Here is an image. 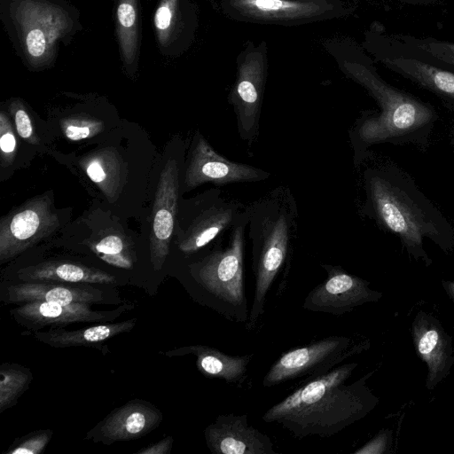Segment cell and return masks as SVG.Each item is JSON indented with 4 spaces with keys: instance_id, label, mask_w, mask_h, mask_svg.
Here are the masks:
<instances>
[{
    "instance_id": "1",
    "label": "cell",
    "mask_w": 454,
    "mask_h": 454,
    "mask_svg": "<svg viewBox=\"0 0 454 454\" xmlns=\"http://www.w3.org/2000/svg\"><path fill=\"white\" fill-rule=\"evenodd\" d=\"M357 366L356 362L344 364L302 384L268 409L262 420L276 423L300 439L339 434L364 419L379 403L367 386L374 372L348 382Z\"/></svg>"
},
{
    "instance_id": "2",
    "label": "cell",
    "mask_w": 454,
    "mask_h": 454,
    "mask_svg": "<svg viewBox=\"0 0 454 454\" xmlns=\"http://www.w3.org/2000/svg\"><path fill=\"white\" fill-rule=\"evenodd\" d=\"M278 197L259 201L250 215L249 236L255 288L247 324L248 330L254 328L264 313L269 290L282 267L287 263L293 217Z\"/></svg>"
},
{
    "instance_id": "3",
    "label": "cell",
    "mask_w": 454,
    "mask_h": 454,
    "mask_svg": "<svg viewBox=\"0 0 454 454\" xmlns=\"http://www.w3.org/2000/svg\"><path fill=\"white\" fill-rule=\"evenodd\" d=\"M342 65L346 74L364 87L380 107L378 115L364 120L358 129L364 143L371 145L403 136L432 120L428 106L393 88L367 67L351 61Z\"/></svg>"
},
{
    "instance_id": "4",
    "label": "cell",
    "mask_w": 454,
    "mask_h": 454,
    "mask_svg": "<svg viewBox=\"0 0 454 454\" xmlns=\"http://www.w3.org/2000/svg\"><path fill=\"white\" fill-rule=\"evenodd\" d=\"M10 14L28 63L48 67L55 59L58 43L73 28L69 13L48 0H15Z\"/></svg>"
},
{
    "instance_id": "5",
    "label": "cell",
    "mask_w": 454,
    "mask_h": 454,
    "mask_svg": "<svg viewBox=\"0 0 454 454\" xmlns=\"http://www.w3.org/2000/svg\"><path fill=\"white\" fill-rule=\"evenodd\" d=\"M366 348V341L354 343L350 337L333 335L293 348L272 364L262 385L270 387L297 379H302L301 383H306L327 373Z\"/></svg>"
},
{
    "instance_id": "6",
    "label": "cell",
    "mask_w": 454,
    "mask_h": 454,
    "mask_svg": "<svg viewBox=\"0 0 454 454\" xmlns=\"http://www.w3.org/2000/svg\"><path fill=\"white\" fill-rule=\"evenodd\" d=\"M244 226L235 224L228 245L190 265L192 278L209 294L234 308H246L243 282Z\"/></svg>"
},
{
    "instance_id": "7",
    "label": "cell",
    "mask_w": 454,
    "mask_h": 454,
    "mask_svg": "<svg viewBox=\"0 0 454 454\" xmlns=\"http://www.w3.org/2000/svg\"><path fill=\"white\" fill-rule=\"evenodd\" d=\"M59 225L49 192L12 208L0 220V262L12 260L50 237Z\"/></svg>"
},
{
    "instance_id": "8",
    "label": "cell",
    "mask_w": 454,
    "mask_h": 454,
    "mask_svg": "<svg viewBox=\"0 0 454 454\" xmlns=\"http://www.w3.org/2000/svg\"><path fill=\"white\" fill-rule=\"evenodd\" d=\"M264 50L252 49L239 66L237 79L229 96L239 137L251 145L255 140L266 81Z\"/></svg>"
},
{
    "instance_id": "9",
    "label": "cell",
    "mask_w": 454,
    "mask_h": 454,
    "mask_svg": "<svg viewBox=\"0 0 454 454\" xmlns=\"http://www.w3.org/2000/svg\"><path fill=\"white\" fill-rule=\"evenodd\" d=\"M327 278L306 296L302 308L314 312L341 316L367 302L378 301L382 294L370 283L340 266L323 264Z\"/></svg>"
},
{
    "instance_id": "10",
    "label": "cell",
    "mask_w": 454,
    "mask_h": 454,
    "mask_svg": "<svg viewBox=\"0 0 454 454\" xmlns=\"http://www.w3.org/2000/svg\"><path fill=\"white\" fill-rule=\"evenodd\" d=\"M135 307L133 302H125L114 310L98 311L90 304H61L41 301L20 303L10 309L13 320L27 331L35 333L45 327H63L74 323H108L120 317Z\"/></svg>"
},
{
    "instance_id": "11",
    "label": "cell",
    "mask_w": 454,
    "mask_h": 454,
    "mask_svg": "<svg viewBox=\"0 0 454 454\" xmlns=\"http://www.w3.org/2000/svg\"><path fill=\"white\" fill-rule=\"evenodd\" d=\"M194 138L184 175V184L188 190L206 183L224 185L258 182L269 177L270 173L261 168L223 157L200 133Z\"/></svg>"
},
{
    "instance_id": "12",
    "label": "cell",
    "mask_w": 454,
    "mask_h": 454,
    "mask_svg": "<svg viewBox=\"0 0 454 454\" xmlns=\"http://www.w3.org/2000/svg\"><path fill=\"white\" fill-rule=\"evenodd\" d=\"M179 195V168L169 159L160 171L151 215L149 234L150 259L154 270H160L169 253Z\"/></svg>"
},
{
    "instance_id": "13",
    "label": "cell",
    "mask_w": 454,
    "mask_h": 454,
    "mask_svg": "<svg viewBox=\"0 0 454 454\" xmlns=\"http://www.w3.org/2000/svg\"><path fill=\"white\" fill-rule=\"evenodd\" d=\"M370 191L380 222L399 235L406 245L411 247H420L422 238L427 233L424 218L402 192L378 176L371 179Z\"/></svg>"
},
{
    "instance_id": "14",
    "label": "cell",
    "mask_w": 454,
    "mask_h": 454,
    "mask_svg": "<svg viewBox=\"0 0 454 454\" xmlns=\"http://www.w3.org/2000/svg\"><path fill=\"white\" fill-rule=\"evenodd\" d=\"M411 336L418 356L427 365L426 387L431 391L454 364L452 339L436 317L424 311L416 314Z\"/></svg>"
},
{
    "instance_id": "15",
    "label": "cell",
    "mask_w": 454,
    "mask_h": 454,
    "mask_svg": "<svg viewBox=\"0 0 454 454\" xmlns=\"http://www.w3.org/2000/svg\"><path fill=\"white\" fill-rule=\"evenodd\" d=\"M161 411L149 402L131 400L112 411L86 436V440L110 445L116 442L140 438L162 421Z\"/></svg>"
},
{
    "instance_id": "16",
    "label": "cell",
    "mask_w": 454,
    "mask_h": 454,
    "mask_svg": "<svg viewBox=\"0 0 454 454\" xmlns=\"http://www.w3.org/2000/svg\"><path fill=\"white\" fill-rule=\"evenodd\" d=\"M214 454H278L271 439L250 426L247 415H220L204 430Z\"/></svg>"
},
{
    "instance_id": "17",
    "label": "cell",
    "mask_w": 454,
    "mask_h": 454,
    "mask_svg": "<svg viewBox=\"0 0 454 454\" xmlns=\"http://www.w3.org/2000/svg\"><path fill=\"white\" fill-rule=\"evenodd\" d=\"M91 284L61 283L46 280L21 281L6 286L2 295L5 303L20 304L41 301L61 304H102L121 302Z\"/></svg>"
},
{
    "instance_id": "18",
    "label": "cell",
    "mask_w": 454,
    "mask_h": 454,
    "mask_svg": "<svg viewBox=\"0 0 454 454\" xmlns=\"http://www.w3.org/2000/svg\"><path fill=\"white\" fill-rule=\"evenodd\" d=\"M231 12L258 21H309L329 15L333 7L325 0H230Z\"/></svg>"
},
{
    "instance_id": "19",
    "label": "cell",
    "mask_w": 454,
    "mask_h": 454,
    "mask_svg": "<svg viewBox=\"0 0 454 454\" xmlns=\"http://www.w3.org/2000/svg\"><path fill=\"white\" fill-rule=\"evenodd\" d=\"M237 216L238 204L220 199L192 221L178 239V248L186 254L197 252L229 228Z\"/></svg>"
},
{
    "instance_id": "20",
    "label": "cell",
    "mask_w": 454,
    "mask_h": 454,
    "mask_svg": "<svg viewBox=\"0 0 454 454\" xmlns=\"http://www.w3.org/2000/svg\"><path fill=\"white\" fill-rule=\"evenodd\" d=\"M165 355H193L196 356V366L202 375L223 380L228 384H241L245 380L247 366L254 356V354L231 356L205 345L182 347Z\"/></svg>"
},
{
    "instance_id": "21",
    "label": "cell",
    "mask_w": 454,
    "mask_h": 454,
    "mask_svg": "<svg viewBox=\"0 0 454 454\" xmlns=\"http://www.w3.org/2000/svg\"><path fill=\"white\" fill-rule=\"evenodd\" d=\"M136 323L137 318H130L116 323H98L72 331L63 327H50L48 331H36L33 333L37 340L52 348L98 347L111 338L130 332Z\"/></svg>"
},
{
    "instance_id": "22",
    "label": "cell",
    "mask_w": 454,
    "mask_h": 454,
    "mask_svg": "<svg viewBox=\"0 0 454 454\" xmlns=\"http://www.w3.org/2000/svg\"><path fill=\"white\" fill-rule=\"evenodd\" d=\"M21 281L46 280L73 284L113 285L115 277L102 270L80 263L47 261L21 269L19 271Z\"/></svg>"
},
{
    "instance_id": "23",
    "label": "cell",
    "mask_w": 454,
    "mask_h": 454,
    "mask_svg": "<svg viewBox=\"0 0 454 454\" xmlns=\"http://www.w3.org/2000/svg\"><path fill=\"white\" fill-rule=\"evenodd\" d=\"M80 165L88 177L109 201H114L123 186L124 174L121 158L112 147L97 150L81 160Z\"/></svg>"
},
{
    "instance_id": "24",
    "label": "cell",
    "mask_w": 454,
    "mask_h": 454,
    "mask_svg": "<svg viewBox=\"0 0 454 454\" xmlns=\"http://www.w3.org/2000/svg\"><path fill=\"white\" fill-rule=\"evenodd\" d=\"M383 62L390 69L405 75L423 87L454 98L453 73L410 58L385 59Z\"/></svg>"
},
{
    "instance_id": "25",
    "label": "cell",
    "mask_w": 454,
    "mask_h": 454,
    "mask_svg": "<svg viewBox=\"0 0 454 454\" xmlns=\"http://www.w3.org/2000/svg\"><path fill=\"white\" fill-rule=\"evenodd\" d=\"M137 0H117L116 28L121 54L129 75L137 71L138 59Z\"/></svg>"
},
{
    "instance_id": "26",
    "label": "cell",
    "mask_w": 454,
    "mask_h": 454,
    "mask_svg": "<svg viewBox=\"0 0 454 454\" xmlns=\"http://www.w3.org/2000/svg\"><path fill=\"white\" fill-rule=\"evenodd\" d=\"M153 23L160 49L165 53H173L185 30L184 0H161Z\"/></svg>"
},
{
    "instance_id": "27",
    "label": "cell",
    "mask_w": 454,
    "mask_h": 454,
    "mask_svg": "<svg viewBox=\"0 0 454 454\" xmlns=\"http://www.w3.org/2000/svg\"><path fill=\"white\" fill-rule=\"evenodd\" d=\"M0 412L14 406L33 379L27 367L4 363L0 367Z\"/></svg>"
},
{
    "instance_id": "28",
    "label": "cell",
    "mask_w": 454,
    "mask_h": 454,
    "mask_svg": "<svg viewBox=\"0 0 454 454\" xmlns=\"http://www.w3.org/2000/svg\"><path fill=\"white\" fill-rule=\"evenodd\" d=\"M90 249L108 264L129 269L133 265V258L125 239L116 234H109L98 241L90 245Z\"/></svg>"
},
{
    "instance_id": "29",
    "label": "cell",
    "mask_w": 454,
    "mask_h": 454,
    "mask_svg": "<svg viewBox=\"0 0 454 454\" xmlns=\"http://www.w3.org/2000/svg\"><path fill=\"white\" fill-rule=\"evenodd\" d=\"M60 127L67 139L80 141L99 134L104 129V123L89 114H79L63 119Z\"/></svg>"
},
{
    "instance_id": "30",
    "label": "cell",
    "mask_w": 454,
    "mask_h": 454,
    "mask_svg": "<svg viewBox=\"0 0 454 454\" xmlns=\"http://www.w3.org/2000/svg\"><path fill=\"white\" fill-rule=\"evenodd\" d=\"M9 111L20 137L31 145H38L39 137L35 132L32 120L23 103L19 99H12L9 104Z\"/></svg>"
},
{
    "instance_id": "31",
    "label": "cell",
    "mask_w": 454,
    "mask_h": 454,
    "mask_svg": "<svg viewBox=\"0 0 454 454\" xmlns=\"http://www.w3.org/2000/svg\"><path fill=\"white\" fill-rule=\"evenodd\" d=\"M17 139L5 112L0 113V159L1 167L6 168L12 164L16 156Z\"/></svg>"
},
{
    "instance_id": "32",
    "label": "cell",
    "mask_w": 454,
    "mask_h": 454,
    "mask_svg": "<svg viewBox=\"0 0 454 454\" xmlns=\"http://www.w3.org/2000/svg\"><path fill=\"white\" fill-rule=\"evenodd\" d=\"M52 436V430L44 429L32 432L22 437L6 454H40L46 448Z\"/></svg>"
},
{
    "instance_id": "33",
    "label": "cell",
    "mask_w": 454,
    "mask_h": 454,
    "mask_svg": "<svg viewBox=\"0 0 454 454\" xmlns=\"http://www.w3.org/2000/svg\"><path fill=\"white\" fill-rule=\"evenodd\" d=\"M419 47L434 59L454 67V43L434 41L421 43Z\"/></svg>"
},
{
    "instance_id": "34",
    "label": "cell",
    "mask_w": 454,
    "mask_h": 454,
    "mask_svg": "<svg viewBox=\"0 0 454 454\" xmlns=\"http://www.w3.org/2000/svg\"><path fill=\"white\" fill-rule=\"evenodd\" d=\"M392 432L387 429L379 432L372 440L355 450L354 454H384L391 443Z\"/></svg>"
},
{
    "instance_id": "35",
    "label": "cell",
    "mask_w": 454,
    "mask_h": 454,
    "mask_svg": "<svg viewBox=\"0 0 454 454\" xmlns=\"http://www.w3.org/2000/svg\"><path fill=\"white\" fill-rule=\"evenodd\" d=\"M173 437L168 436L158 442L137 450V454H168L173 445Z\"/></svg>"
},
{
    "instance_id": "36",
    "label": "cell",
    "mask_w": 454,
    "mask_h": 454,
    "mask_svg": "<svg viewBox=\"0 0 454 454\" xmlns=\"http://www.w3.org/2000/svg\"><path fill=\"white\" fill-rule=\"evenodd\" d=\"M442 286L454 303V281H442Z\"/></svg>"
}]
</instances>
